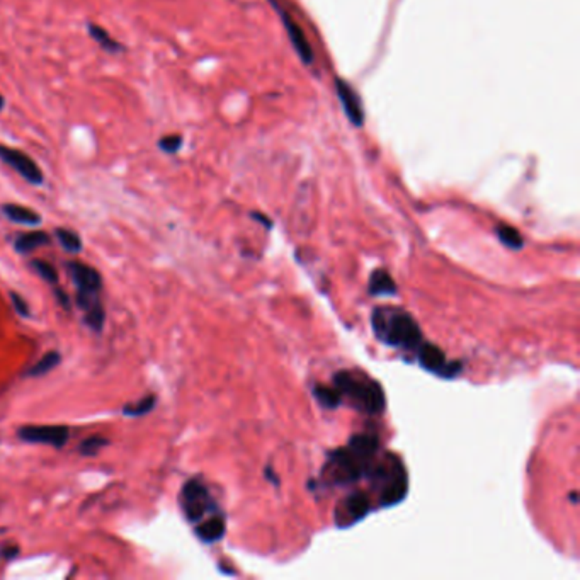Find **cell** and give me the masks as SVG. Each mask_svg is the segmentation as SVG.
Listing matches in <instances>:
<instances>
[{
	"instance_id": "6da1fadb",
	"label": "cell",
	"mask_w": 580,
	"mask_h": 580,
	"mask_svg": "<svg viewBox=\"0 0 580 580\" xmlns=\"http://www.w3.org/2000/svg\"><path fill=\"white\" fill-rule=\"evenodd\" d=\"M378 437L375 434L362 433L349 439L346 448L331 453L327 465L322 470V477L329 485H347L361 480L371 470L378 458Z\"/></svg>"
},
{
	"instance_id": "7a4b0ae2",
	"label": "cell",
	"mask_w": 580,
	"mask_h": 580,
	"mask_svg": "<svg viewBox=\"0 0 580 580\" xmlns=\"http://www.w3.org/2000/svg\"><path fill=\"white\" fill-rule=\"evenodd\" d=\"M371 327L376 339L386 346L415 353L422 344L419 324L408 311L397 307H378L371 315Z\"/></svg>"
},
{
	"instance_id": "3957f363",
	"label": "cell",
	"mask_w": 580,
	"mask_h": 580,
	"mask_svg": "<svg viewBox=\"0 0 580 580\" xmlns=\"http://www.w3.org/2000/svg\"><path fill=\"white\" fill-rule=\"evenodd\" d=\"M332 385L339 391L340 400H347L361 414L378 415L385 408L386 400L382 386L364 373L342 369L333 375Z\"/></svg>"
},
{
	"instance_id": "277c9868",
	"label": "cell",
	"mask_w": 580,
	"mask_h": 580,
	"mask_svg": "<svg viewBox=\"0 0 580 580\" xmlns=\"http://www.w3.org/2000/svg\"><path fill=\"white\" fill-rule=\"evenodd\" d=\"M366 477L378 490V504L382 507L395 506L407 494V471L402 459L395 455L376 458Z\"/></svg>"
},
{
	"instance_id": "5b68a950",
	"label": "cell",
	"mask_w": 580,
	"mask_h": 580,
	"mask_svg": "<svg viewBox=\"0 0 580 580\" xmlns=\"http://www.w3.org/2000/svg\"><path fill=\"white\" fill-rule=\"evenodd\" d=\"M179 500L187 521H191V523H199V521L205 519L206 514L218 512V507L209 495L208 488L198 480H189L184 485Z\"/></svg>"
},
{
	"instance_id": "8992f818",
	"label": "cell",
	"mask_w": 580,
	"mask_h": 580,
	"mask_svg": "<svg viewBox=\"0 0 580 580\" xmlns=\"http://www.w3.org/2000/svg\"><path fill=\"white\" fill-rule=\"evenodd\" d=\"M0 160L6 162L10 169L16 170L24 180H28L32 186H41L45 183L43 170L36 164L34 158L29 157L28 154H24L19 148H12L0 143Z\"/></svg>"
},
{
	"instance_id": "52a82bcc",
	"label": "cell",
	"mask_w": 580,
	"mask_h": 580,
	"mask_svg": "<svg viewBox=\"0 0 580 580\" xmlns=\"http://www.w3.org/2000/svg\"><path fill=\"white\" fill-rule=\"evenodd\" d=\"M415 356L424 369L441 376V378H451V376H456L459 373L458 361L446 360V354L434 344L422 340V344L417 347Z\"/></svg>"
},
{
	"instance_id": "ba28073f",
	"label": "cell",
	"mask_w": 580,
	"mask_h": 580,
	"mask_svg": "<svg viewBox=\"0 0 580 580\" xmlns=\"http://www.w3.org/2000/svg\"><path fill=\"white\" fill-rule=\"evenodd\" d=\"M369 509H371V500H369L368 494L361 490L353 492L335 507L333 519H335V524L339 528H349V526L361 521L369 512Z\"/></svg>"
},
{
	"instance_id": "9c48e42d",
	"label": "cell",
	"mask_w": 580,
	"mask_h": 580,
	"mask_svg": "<svg viewBox=\"0 0 580 580\" xmlns=\"http://www.w3.org/2000/svg\"><path fill=\"white\" fill-rule=\"evenodd\" d=\"M21 441L31 444H48L63 448L70 437V431L65 426H24L17 431Z\"/></svg>"
},
{
	"instance_id": "30bf717a",
	"label": "cell",
	"mask_w": 580,
	"mask_h": 580,
	"mask_svg": "<svg viewBox=\"0 0 580 580\" xmlns=\"http://www.w3.org/2000/svg\"><path fill=\"white\" fill-rule=\"evenodd\" d=\"M335 92L339 96L340 104H342L344 111H346L347 119L353 123L354 126H362L364 123V111H362V104L360 96L356 90L353 89L351 83H347L342 79L335 81Z\"/></svg>"
},
{
	"instance_id": "8fae6325",
	"label": "cell",
	"mask_w": 580,
	"mask_h": 580,
	"mask_svg": "<svg viewBox=\"0 0 580 580\" xmlns=\"http://www.w3.org/2000/svg\"><path fill=\"white\" fill-rule=\"evenodd\" d=\"M68 273L77 286V293H99L103 286V279L94 267L82 262L67 264Z\"/></svg>"
},
{
	"instance_id": "7c38bea8",
	"label": "cell",
	"mask_w": 580,
	"mask_h": 580,
	"mask_svg": "<svg viewBox=\"0 0 580 580\" xmlns=\"http://www.w3.org/2000/svg\"><path fill=\"white\" fill-rule=\"evenodd\" d=\"M196 536L205 543H215L220 541L227 531V524H225V517L221 514H211L208 519L199 521L196 526Z\"/></svg>"
},
{
	"instance_id": "4fadbf2b",
	"label": "cell",
	"mask_w": 580,
	"mask_h": 580,
	"mask_svg": "<svg viewBox=\"0 0 580 580\" xmlns=\"http://www.w3.org/2000/svg\"><path fill=\"white\" fill-rule=\"evenodd\" d=\"M279 14H281L282 23H284L286 29H288V34H289V38H291L293 46H295V50L298 52V55L302 56V60L304 61V63H311V61H313V52H311V48H310V45H308L307 38H304L303 31L300 29L298 24H296L295 21H293L291 17L284 12V10L279 9Z\"/></svg>"
},
{
	"instance_id": "5bb4252c",
	"label": "cell",
	"mask_w": 580,
	"mask_h": 580,
	"mask_svg": "<svg viewBox=\"0 0 580 580\" xmlns=\"http://www.w3.org/2000/svg\"><path fill=\"white\" fill-rule=\"evenodd\" d=\"M2 213L7 216L10 221L19 225H28V227H36V225L41 223V216L34 211V209L26 208L23 205H14V203H7V205H2Z\"/></svg>"
},
{
	"instance_id": "9a60e30c",
	"label": "cell",
	"mask_w": 580,
	"mask_h": 580,
	"mask_svg": "<svg viewBox=\"0 0 580 580\" xmlns=\"http://www.w3.org/2000/svg\"><path fill=\"white\" fill-rule=\"evenodd\" d=\"M87 29H89L90 38H92L94 41H96L97 45H99L101 48L104 50V52L112 53V55L125 52V46H123L121 43L118 41V39L112 38L110 32H107L103 26H99V24L89 23V24H87Z\"/></svg>"
},
{
	"instance_id": "2e32d148",
	"label": "cell",
	"mask_w": 580,
	"mask_h": 580,
	"mask_svg": "<svg viewBox=\"0 0 580 580\" xmlns=\"http://www.w3.org/2000/svg\"><path fill=\"white\" fill-rule=\"evenodd\" d=\"M50 244V237L48 234H45V231L41 230H34V231H28V234H21L19 237L16 238V242H14V247L19 253H31L32 250L43 247V245H48Z\"/></svg>"
},
{
	"instance_id": "e0dca14e",
	"label": "cell",
	"mask_w": 580,
	"mask_h": 580,
	"mask_svg": "<svg viewBox=\"0 0 580 580\" xmlns=\"http://www.w3.org/2000/svg\"><path fill=\"white\" fill-rule=\"evenodd\" d=\"M369 293L373 296H383V295H395L397 293V284H395L393 278L386 273L385 269H376L369 278Z\"/></svg>"
},
{
	"instance_id": "ac0fdd59",
	"label": "cell",
	"mask_w": 580,
	"mask_h": 580,
	"mask_svg": "<svg viewBox=\"0 0 580 580\" xmlns=\"http://www.w3.org/2000/svg\"><path fill=\"white\" fill-rule=\"evenodd\" d=\"M60 361H61L60 353H58V351H50V353H46L41 360H39L38 362H34V364L28 369L26 375L32 376V378H39V376L48 375L50 371H53V369L60 364Z\"/></svg>"
},
{
	"instance_id": "d6986e66",
	"label": "cell",
	"mask_w": 580,
	"mask_h": 580,
	"mask_svg": "<svg viewBox=\"0 0 580 580\" xmlns=\"http://www.w3.org/2000/svg\"><path fill=\"white\" fill-rule=\"evenodd\" d=\"M155 405H157V397H155V395H147V397L135 402V404H130L126 405V407H123V414L128 417H143L150 414L155 408Z\"/></svg>"
},
{
	"instance_id": "ffe728a7",
	"label": "cell",
	"mask_w": 580,
	"mask_h": 580,
	"mask_svg": "<svg viewBox=\"0 0 580 580\" xmlns=\"http://www.w3.org/2000/svg\"><path fill=\"white\" fill-rule=\"evenodd\" d=\"M55 235L61 247L67 250V252L77 253L82 250L81 237H79V234H75L74 230H70V228H56Z\"/></svg>"
},
{
	"instance_id": "44dd1931",
	"label": "cell",
	"mask_w": 580,
	"mask_h": 580,
	"mask_svg": "<svg viewBox=\"0 0 580 580\" xmlns=\"http://www.w3.org/2000/svg\"><path fill=\"white\" fill-rule=\"evenodd\" d=\"M313 395H315V398L318 400V404H320L322 407H325V408H335V407H339L340 404H342L339 391L333 388V385L332 386H324V385L315 386Z\"/></svg>"
},
{
	"instance_id": "7402d4cb",
	"label": "cell",
	"mask_w": 580,
	"mask_h": 580,
	"mask_svg": "<svg viewBox=\"0 0 580 580\" xmlns=\"http://www.w3.org/2000/svg\"><path fill=\"white\" fill-rule=\"evenodd\" d=\"M495 231H497L499 240L502 242L506 247L514 249V250L523 249L524 240H523V237H521V234L516 230V228L509 227V225H500V227L495 228Z\"/></svg>"
},
{
	"instance_id": "603a6c76",
	"label": "cell",
	"mask_w": 580,
	"mask_h": 580,
	"mask_svg": "<svg viewBox=\"0 0 580 580\" xmlns=\"http://www.w3.org/2000/svg\"><path fill=\"white\" fill-rule=\"evenodd\" d=\"M83 322H85V325L90 329V331H94V332L103 331L104 324H106V311H104L103 303L96 304V307L83 311Z\"/></svg>"
},
{
	"instance_id": "cb8c5ba5",
	"label": "cell",
	"mask_w": 580,
	"mask_h": 580,
	"mask_svg": "<svg viewBox=\"0 0 580 580\" xmlns=\"http://www.w3.org/2000/svg\"><path fill=\"white\" fill-rule=\"evenodd\" d=\"M110 444V439L103 436H90L85 441H82L81 453L83 456H96L103 448Z\"/></svg>"
},
{
	"instance_id": "d4e9b609",
	"label": "cell",
	"mask_w": 580,
	"mask_h": 580,
	"mask_svg": "<svg viewBox=\"0 0 580 580\" xmlns=\"http://www.w3.org/2000/svg\"><path fill=\"white\" fill-rule=\"evenodd\" d=\"M31 266H32V269H34L36 273L39 274V276L45 279V281L52 282V284H56L58 273H56L55 267L52 266V264L46 262V260H41V259H34L31 262Z\"/></svg>"
},
{
	"instance_id": "484cf974",
	"label": "cell",
	"mask_w": 580,
	"mask_h": 580,
	"mask_svg": "<svg viewBox=\"0 0 580 580\" xmlns=\"http://www.w3.org/2000/svg\"><path fill=\"white\" fill-rule=\"evenodd\" d=\"M183 136L180 135H167L162 136L160 141H158V147H160L162 152L165 154H177L183 147Z\"/></svg>"
},
{
	"instance_id": "4316f807",
	"label": "cell",
	"mask_w": 580,
	"mask_h": 580,
	"mask_svg": "<svg viewBox=\"0 0 580 580\" xmlns=\"http://www.w3.org/2000/svg\"><path fill=\"white\" fill-rule=\"evenodd\" d=\"M10 302L14 304V310L17 311V313L21 315V317H29V307L26 303V300L23 298L21 295H17V293H10Z\"/></svg>"
},
{
	"instance_id": "83f0119b",
	"label": "cell",
	"mask_w": 580,
	"mask_h": 580,
	"mask_svg": "<svg viewBox=\"0 0 580 580\" xmlns=\"http://www.w3.org/2000/svg\"><path fill=\"white\" fill-rule=\"evenodd\" d=\"M55 296H56L58 302H60L61 307L65 308V310H68V308H70V300H68V296L65 295V293L61 291V289H58V291L55 289Z\"/></svg>"
},
{
	"instance_id": "f1b7e54d",
	"label": "cell",
	"mask_w": 580,
	"mask_h": 580,
	"mask_svg": "<svg viewBox=\"0 0 580 580\" xmlns=\"http://www.w3.org/2000/svg\"><path fill=\"white\" fill-rule=\"evenodd\" d=\"M3 557H6V558L17 557V548H16V546H9V548H3Z\"/></svg>"
},
{
	"instance_id": "f546056e",
	"label": "cell",
	"mask_w": 580,
	"mask_h": 580,
	"mask_svg": "<svg viewBox=\"0 0 580 580\" xmlns=\"http://www.w3.org/2000/svg\"><path fill=\"white\" fill-rule=\"evenodd\" d=\"M3 104H6V101H3V96L0 94V112H2V110H3Z\"/></svg>"
}]
</instances>
